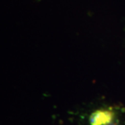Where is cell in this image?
<instances>
[{
	"mask_svg": "<svg viewBox=\"0 0 125 125\" xmlns=\"http://www.w3.org/2000/svg\"><path fill=\"white\" fill-rule=\"evenodd\" d=\"M115 113L109 109L97 110L91 114L90 125H110L114 120Z\"/></svg>",
	"mask_w": 125,
	"mask_h": 125,
	"instance_id": "1",
	"label": "cell"
}]
</instances>
